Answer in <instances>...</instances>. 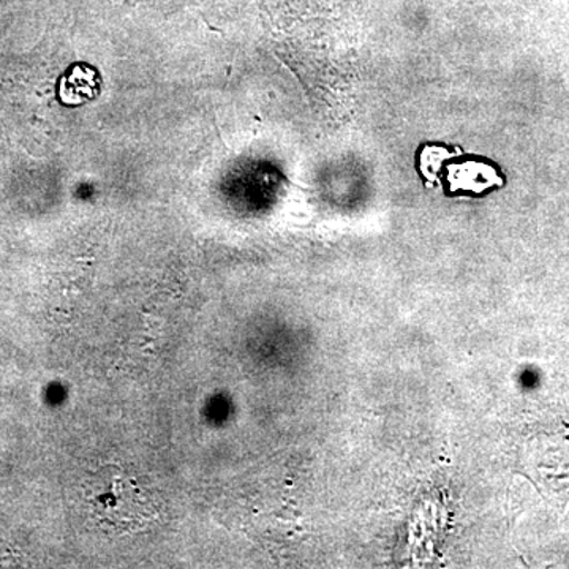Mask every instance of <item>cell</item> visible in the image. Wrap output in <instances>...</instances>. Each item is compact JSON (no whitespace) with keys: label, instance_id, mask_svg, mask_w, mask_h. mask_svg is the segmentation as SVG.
<instances>
[{"label":"cell","instance_id":"cell-1","mask_svg":"<svg viewBox=\"0 0 569 569\" xmlns=\"http://www.w3.org/2000/svg\"><path fill=\"white\" fill-rule=\"evenodd\" d=\"M448 186L451 192L482 194L501 186V178L492 164L466 160V162L448 164Z\"/></svg>","mask_w":569,"mask_h":569},{"label":"cell","instance_id":"cell-2","mask_svg":"<svg viewBox=\"0 0 569 569\" xmlns=\"http://www.w3.org/2000/svg\"><path fill=\"white\" fill-rule=\"evenodd\" d=\"M451 159V152L441 146H426L419 153V170L430 181H436L438 174L443 168L448 167V160Z\"/></svg>","mask_w":569,"mask_h":569}]
</instances>
